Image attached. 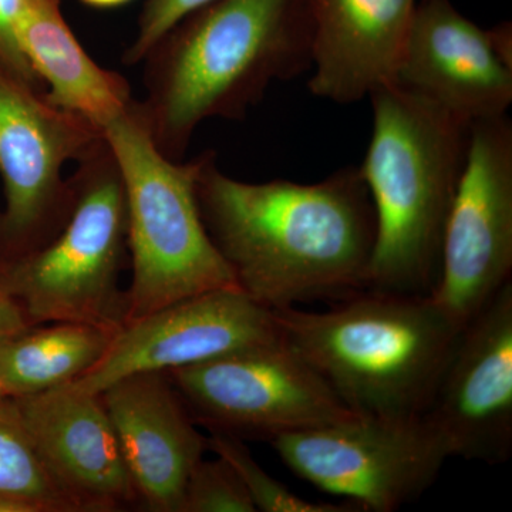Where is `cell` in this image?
Listing matches in <instances>:
<instances>
[{
	"label": "cell",
	"mask_w": 512,
	"mask_h": 512,
	"mask_svg": "<svg viewBox=\"0 0 512 512\" xmlns=\"http://www.w3.org/2000/svg\"><path fill=\"white\" fill-rule=\"evenodd\" d=\"M235 471L221 457L201 458L185 485L180 512H255Z\"/></svg>",
	"instance_id": "21"
},
{
	"label": "cell",
	"mask_w": 512,
	"mask_h": 512,
	"mask_svg": "<svg viewBox=\"0 0 512 512\" xmlns=\"http://www.w3.org/2000/svg\"><path fill=\"white\" fill-rule=\"evenodd\" d=\"M138 503L154 512H180L191 471L207 450V437L167 372L123 377L100 393Z\"/></svg>",
	"instance_id": "15"
},
{
	"label": "cell",
	"mask_w": 512,
	"mask_h": 512,
	"mask_svg": "<svg viewBox=\"0 0 512 512\" xmlns=\"http://www.w3.org/2000/svg\"><path fill=\"white\" fill-rule=\"evenodd\" d=\"M207 448L235 471L254 503L256 511L264 512H360L355 505L316 503L292 493L284 484L259 466L238 437L211 431Z\"/></svg>",
	"instance_id": "20"
},
{
	"label": "cell",
	"mask_w": 512,
	"mask_h": 512,
	"mask_svg": "<svg viewBox=\"0 0 512 512\" xmlns=\"http://www.w3.org/2000/svg\"><path fill=\"white\" fill-rule=\"evenodd\" d=\"M12 400L40 456L80 512L140 504L100 394L67 383Z\"/></svg>",
	"instance_id": "14"
},
{
	"label": "cell",
	"mask_w": 512,
	"mask_h": 512,
	"mask_svg": "<svg viewBox=\"0 0 512 512\" xmlns=\"http://www.w3.org/2000/svg\"><path fill=\"white\" fill-rule=\"evenodd\" d=\"M214 0H146L138 18L137 32L127 47L123 63H143L148 53L181 20Z\"/></svg>",
	"instance_id": "22"
},
{
	"label": "cell",
	"mask_w": 512,
	"mask_h": 512,
	"mask_svg": "<svg viewBox=\"0 0 512 512\" xmlns=\"http://www.w3.org/2000/svg\"><path fill=\"white\" fill-rule=\"evenodd\" d=\"M167 375L195 423L241 440L269 441L356 416L281 338Z\"/></svg>",
	"instance_id": "8"
},
{
	"label": "cell",
	"mask_w": 512,
	"mask_h": 512,
	"mask_svg": "<svg viewBox=\"0 0 512 512\" xmlns=\"http://www.w3.org/2000/svg\"><path fill=\"white\" fill-rule=\"evenodd\" d=\"M396 82L471 124L505 116L512 103V67L490 29L450 0H417Z\"/></svg>",
	"instance_id": "13"
},
{
	"label": "cell",
	"mask_w": 512,
	"mask_h": 512,
	"mask_svg": "<svg viewBox=\"0 0 512 512\" xmlns=\"http://www.w3.org/2000/svg\"><path fill=\"white\" fill-rule=\"evenodd\" d=\"M309 0H214L153 47L140 100L158 150L181 161L205 120H239L272 83L311 69Z\"/></svg>",
	"instance_id": "2"
},
{
	"label": "cell",
	"mask_w": 512,
	"mask_h": 512,
	"mask_svg": "<svg viewBox=\"0 0 512 512\" xmlns=\"http://www.w3.org/2000/svg\"><path fill=\"white\" fill-rule=\"evenodd\" d=\"M279 338L271 309L239 288L217 289L128 320L117 330L103 359L70 383L100 394L126 376L170 372Z\"/></svg>",
	"instance_id": "11"
},
{
	"label": "cell",
	"mask_w": 512,
	"mask_h": 512,
	"mask_svg": "<svg viewBox=\"0 0 512 512\" xmlns=\"http://www.w3.org/2000/svg\"><path fill=\"white\" fill-rule=\"evenodd\" d=\"M417 0H309V90L350 104L396 82Z\"/></svg>",
	"instance_id": "16"
},
{
	"label": "cell",
	"mask_w": 512,
	"mask_h": 512,
	"mask_svg": "<svg viewBox=\"0 0 512 512\" xmlns=\"http://www.w3.org/2000/svg\"><path fill=\"white\" fill-rule=\"evenodd\" d=\"M123 178L133 281L127 319L217 289L238 288L205 228L197 200L202 157L170 160L148 131L140 101L103 130Z\"/></svg>",
	"instance_id": "5"
},
{
	"label": "cell",
	"mask_w": 512,
	"mask_h": 512,
	"mask_svg": "<svg viewBox=\"0 0 512 512\" xmlns=\"http://www.w3.org/2000/svg\"><path fill=\"white\" fill-rule=\"evenodd\" d=\"M491 37H493L494 49L497 50L498 56L504 60L508 66L512 67V29L510 23L495 26L490 29Z\"/></svg>",
	"instance_id": "25"
},
{
	"label": "cell",
	"mask_w": 512,
	"mask_h": 512,
	"mask_svg": "<svg viewBox=\"0 0 512 512\" xmlns=\"http://www.w3.org/2000/svg\"><path fill=\"white\" fill-rule=\"evenodd\" d=\"M103 134L47 103L0 66V259L42 247L57 234L70 210L72 188L64 165L79 161Z\"/></svg>",
	"instance_id": "9"
},
{
	"label": "cell",
	"mask_w": 512,
	"mask_h": 512,
	"mask_svg": "<svg viewBox=\"0 0 512 512\" xmlns=\"http://www.w3.org/2000/svg\"><path fill=\"white\" fill-rule=\"evenodd\" d=\"M201 157L202 221L249 298L276 311L366 289L376 217L359 167L315 184L247 183L225 174L212 151Z\"/></svg>",
	"instance_id": "1"
},
{
	"label": "cell",
	"mask_w": 512,
	"mask_h": 512,
	"mask_svg": "<svg viewBox=\"0 0 512 512\" xmlns=\"http://www.w3.org/2000/svg\"><path fill=\"white\" fill-rule=\"evenodd\" d=\"M20 52L56 109L104 127L134 103L130 84L87 55L62 13V0H30L16 29Z\"/></svg>",
	"instance_id": "17"
},
{
	"label": "cell",
	"mask_w": 512,
	"mask_h": 512,
	"mask_svg": "<svg viewBox=\"0 0 512 512\" xmlns=\"http://www.w3.org/2000/svg\"><path fill=\"white\" fill-rule=\"evenodd\" d=\"M369 99L373 130L359 170L375 208L376 241L366 289L430 295L471 123L397 82Z\"/></svg>",
	"instance_id": "3"
},
{
	"label": "cell",
	"mask_w": 512,
	"mask_h": 512,
	"mask_svg": "<svg viewBox=\"0 0 512 512\" xmlns=\"http://www.w3.org/2000/svg\"><path fill=\"white\" fill-rule=\"evenodd\" d=\"M296 476L360 512H393L417 500L450 456L424 416H356L269 440Z\"/></svg>",
	"instance_id": "7"
},
{
	"label": "cell",
	"mask_w": 512,
	"mask_h": 512,
	"mask_svg": "<svg viewBox=\"0 0 512 512\" xmlns=\"http://www.w3.org/2000/svg\"><path fill=\"white\" fill-rule=\"evenodd\" d=\"M116 332L57 322L6 336L0 339V386L6 396L20 397L74 382L103 359Z\"/></svg>",
	"instance_id": "18"
},
{
	"label": "cell",
	"mask_w": 512,
	"mask_h": 512,
	"mask_svg": "<svg viewBox=\"0 0 512 512\" xmlns=\"http://www.w3.org/2000/svg\"><path fill=\"white\" fill-rule=\"evenodd\" d=\"M30 0H0V66L30 89L45 96V86L20 52L16 29Z\"/></svg>",
	"instance_id": "23"
},
{
	"label": "cell",
	"mask_w": 512,
	"mask_h": 512,
	"mask_svg": "<svg viewBox=\"0 0 512 512\" xmlns=\"http://www.w3.org/2000/svg\"><path fill=\"white\" fill-rule=\"evenodd\" d=\"M6 396L5 392H3L2 386H0V400L5 399Z\"/></svg>",
	"instance_id": "27"
},
{
	"label": "cell",
	"mask_w": 512,
	"mask_h": 512,
	"mask_svg": "<svg viewBox=\"0 0 512 512\" xmlns=\"http://www.w3.org/2000/svg\"><path fill=\"white\" fill-rule=\"evenodd\" d=\"M451 457L501 464L512 453V281L461 329L423 414Z\"/></svg>",
	"instance_id": "12"
},
{
	"label": "cell",
	"mask_w": 512,
	"mask_h": 512,
	"mask_svg": "<svg viewBox=\"0 0 512 512\" xmlns=\"http://www.w3.org/2000/svg\"><path fill=\"white\" fill-rule=\"evenodd\" d=\"M323 312H274L279 335L359 416L420 417L431 400L460 326L430 295L359 291Z\"/></svg>",
	"instance_id": "4"
},
{
	"label": "cell",
	"mask_w": 512,
	"mask_h": 512,
	"mask_svg": "<svg viewBox=\"0 0 512 512\" xmlns=\"http://www.w3.org/2000/svg\"><path fill=\"white\" fill-rule=\"evenodd\" d=\"M29 326L22 309L9 296L0 293V339L15 335Z\"/></svg>",
	"instance_id": "24"
},
{
	"label": "cell",
	"mask_w": 512,
	"mask_h": 512,
	"mask_svg": "<svg viewBox=\"0 0 512 512\" xmlns=\"http://www.w3.org/2000/svg\"><path fill=\"white\" fill-rule=\"evenodd\" d=\"M80 2L94 9H116L128 5L133 0H80Z\"/></svg>",
	"instance_id": "26"
},
{
	"label": "cell",
	"mask_w": 512,
	"mask_h": 512,
	"mask_svg": "<svg viewBox=\"0 0 512 512\" xmlns=\"http://www.w3.org/2000/svg\"><path fill=\"white\" fill-rule=\"evenodd\" d=\"M70 210L42 247L0 259V293L30 326L89 323L119 330L127 319L120 272L127 251V205L119 164L101 137L69 178Z\"/></svg>",
	"instance_id": "6"
},
{
	"label": "cell",
	"mask_w": 512,
	"mask_h": 512,
	"mask_svg": "<svg viewBox=\"0 0 512 512\" xmlns=\"http://www.w3.org/2000/svg\"><path fill=\"white\" fill-rule=\"evenodd\" d=\"M0 512H80L37 451L12 397L0 400Z\"/></svg>",
	"instance_id": "19"
},
{
	"label": "cell",
	"mask_w": 512,
	"mask_h": 512,
	"mask_svg": "<svg viewBox=\"0 0 512 512\" xmlns=\"http://www.w3.org/2000/svg\"><path fill=\"white\" fill-rule=\"evenodd\" d=\"M511 271L512 124L505 114L471 124L430 296L464 328L511 281Z\"/></svg>",
	"instance_id": "10"
}]
</instances>
